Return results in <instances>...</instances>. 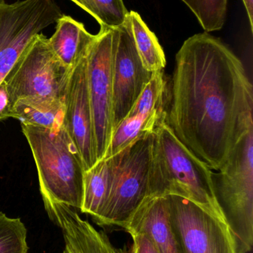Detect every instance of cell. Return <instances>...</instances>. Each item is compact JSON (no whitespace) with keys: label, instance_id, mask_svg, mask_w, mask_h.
I'll use <instances>...</instances> for the list:
<instances>
[{"label":"cell","instance_id":"obj_1","mask_svg":"<svg viewBox=\"0 0 253 253\" xmlns=\"http://www.w3.org/2000/svg\"><path fill=\"white\" fill-rule=\"evenodd\" d=\"M175 62L166 121L184 145L219 170L253 129L252 84L242 61L207 32L187 39Z\"/></svg>","mask_w":253,"mask_h":253},{"label":"cell","instance_id":"obj_2","mask_svg":"<svg viewBox=\"0 0 253 253\" xmlns=\"http://www.w3.org/2000/svg\"><path fill=\"white\" fill-rule=\"evenodd\" d=\"M169 195L186 198L225 221L212 169L178 139L166 121V111L153 129L148 196Z\"/></svg>","mask_w":253,"mask_h":253},{"label":"cell","instance_id":"obj_3","mask_svg":"<svg viewBox=\"0 0 253 253\" xmlns=\"http://www.w3.org/2000/svg\"><path fill=\"white\" fill-rule=\"evenodd\" d=\"M33 154L41 196L80 210L85 169L63 124L56 129L21 123Z\"/></svg>","mask_w":253,"mask_h":253},{"label":"cell","instance_id":"obj_4","mask_svg":"<svg viewBox=\"0 0 253 253\" xmlns=\"http://www.w3.org/2000/svg\"><path fill=\"white\" fill-rule=\"evenodd\" d=\"M218 171L213 173V183L218 205L238 253H248L253 245V129Z\"/></svg>","mask_w":253,"mask_h":253},{"label":"cell","instance_id":"obj_5","mask_svg":"<svg viewBox=\"0 0 253 253\" xmlns=\"http://www.w3.org/2000/svg\"><path fill=\"white\" fill-rule=\"evenodd\" d=\"M48 40L42 34L35 37L3 80L11 108L22 98H46L64 102L73 69L55 56Z\"/></svg>","mask_w":253,"mask_h":253},{"label":"cell","instance_id":"obj_6","mask_svg":"<svg viewBox=\"0 0 253 253\" xmlns=\"http://www.w3.org/2000/svg\"><path fill=\"white\" fill-rule=\"evenodd\" d=\"M153 130L123 150L111 195L98 225L124 227L149 195Z\"/></svg>","mask_w":253,"mask_h":253},{"label":"cell","instance_id":"obj_7","mask_svg":"<svg viewBox=\"0 0 253 253\" xmlns=\"http://www.w3.org/2000/svg\"><path fill=\"white\" fill-rule=\"evenodd\" d=\"M166 196L169 221L183 253H239L224 220L182 196Z\"/></svg>","mask_w":253,"mask_h":253},{"label":"cell","instance_id":"obj_8","mask_svg":"<svg viewBox=\"0 0 253 253\" xmlns=\"http://www.w3.org/2000/svg\"><path fill=\"white\" fill-rule=\"evenodd\" d=\"M111 47L112 29L101 28L86 56L88 90L98 162L105 156L113 133Z\"/></svg>","mask_w":253,"mask_h":253},{"label":"cell","instance_id":"obj_9","mask_svg":"<svg viewBox=\"0 0 253 253\" xmlns=\"http://www.w3.org/2000/svg\"><path fill=\"white\" fill-rule=\"evenodd\" d=\"M111 74L114 131L129 114L154 74L146 70L141 62L127 16L123 25L112 28Z\"/></svg>","mask_w":253,"mask_h":253},{"label":"cell","instance_id":"obj_10","mask_svg":"<svg viewBox=\"0 0 253 253\" xmlns=\"http://www.w3.org/2000/svg\"><path fill=\"white\" fill-rule=\"evenodd\" d=\"M86 56L71 71L64 100L62 124L77 148L86 171L98 160L88 90Z\"/></svg>","mask_w":253,"mask_h":253},{"label":"cell","instance_id":"obj_11","mask_svg":"<svg viewBox=\"0 0 253 253\" xmlns=\"http://www.w3.org/2000/svg\"><path fill=\"white\" fill-rule=\"evenodd\" d=\"M42 199L49 218L62 230L67 253H127L114 246L105 233L83 220L74 208L48 198Z\"/></svg>","mask_w":253,"mask_h":253},{"label":"cell","instance_id":"obj_12","mask_svg":"<svg viewBox=\"0 0 253 253\" xmlns=\"http://www.w3.org/2000/svg\"><path fill=\"white\" fill-rule=\"evenodd\" d=\"M123 229L148 235L160 253H183L169 221L166 196H147Z\"/></svg>","mask_w":253,"mask_h":253},{"label":"cell","instance_id":"obj_13","mask_svg":"<svg viewBox=\"0 0 253 253\" xmlns=\"http://www.w3.org/2000/svg\"><path fill=\"white\" fill-rule=\"evenodd\" d=\"M123 150L109 159H102L85 171L81 208L98 224L111 195Z\"/></svg>","mask_w":253,"mask_h":253},{"label":"cell","instance_id":"obj_14","mask_svg":"<svg viewBox=\"0 0 253 253\" xmlns=\"http://www.w3.org/2000/svg\"><path fill=\"white\" fill-rule=\"evenodd\" d=\"M97 37L98 34L88 32L81 22L62 15L56 21V31L48 42L55 56L72 70L87 54Z\"/></svg>","mask_w":253,"mask_h":253},{"label":"cell","instance_id":"obj_15","mask_svg":"<svg viewBox=\"0 0 253 253\" xmlns=\"http://www.w3.org/2000/svg\"><path fill=\"white\" fill-rule=\"evenodd\" d=\"M34 37V31L23 21L0 16V84Z\"/></svg>","mask_w":253,"mask_h":253},{"label":"cell","instance_id":"obj_16","mask_svg":"<svg viewBox=\"0 0 253 253\" xmlns=\"http://www.w3.org/2000/svg\"><path fill=\"white\" fill-rule=\"evenodd\" d=\"M64 102L46 98H22L15 102L10 117L22 124L56 129L63 123Z\"/></svg>","mask_w":253,"mask_h":253},{"label":"cell","instance_id":"obj_17","mask_svg":"<svg viewBox=\"0 0 253 253\" xmlns=\"http://www.w3.org/2000/svg\"><path fill=\"white\" fill-rule=\"evenodd\" d=\"M127 17L134 42L144 68L150 72L163 71L166 56L155 34L137 12L131 10Z\"/></svg>","mask_w":253,"mask_h":253},{"label":"cell","instance_id":"obj_18","mask_svg":"<svg viewBox=\"0 0 253 253\" xmlns=\"http://www.w3.org/2000/svg\"><path fill=\"white\" fill-rule=\"evenodd\" d=\"M166 111L150 117L127 115L114 128L103 159H109L136 141L141 135L153 130L160 117Z\"/></svg>","mask_w":253,"mask_h":253},{"label":"cell","instance_id":"obj_19","mask_svg":"<svg viewBox=\"0 0 253 253\" xmlns=\"http://www.w3.org/2000/svg\"><path fill=\"white\" fill-rule=\"evenodd\" d=\"M166 80L163 71L154 72L127 115L150 117L164 111Z\"/></svg>","mask_w":253,"mask_h":253},{"label":"cell","instance_id":"obj_20","mask_svg":"<svg viewBox=\"0 0 253 253\" xmlns=\"http://www.w3.org/2000/svg\"><path fill=\"white\" fill-rule=\"evenodd\" d=\"M90 13L101 28H115L126 21L129 11L123 0H71Z\"/></svg>","mask_w":253,"mask_h":253},{"label":"cell","instance_id":"obj_21","mask_svg":"<svg viewBox=\"0 0 253 253\" xmlns=\"http://www.w3.org/2000/svg\"><path fill=\"white\" fill-rule=\"evenodd\" d=\"M196 15L205 32L220 31L227 19L228 0H181Z\"/></svg>","mask_w":253,"mask_h":253},{"label":"cell","instance_id":"obj_22","mask_svg":"<svg viewBox=\"0 0 253 253\" xmlns=\"http://www.w3.org/2000/svg\"><path fill=\"white\" fill-rule=\"evenodd\" d=\"M27 229L20 218L0 212V253H28Z\"/></svg>","mask_w":253,"mask_h":253},{"label":"cell","instance_id":"obj_23","mask_svg":"<svg viewBox=\"0 0 253 253\" xmlns=\"http://www.w3.org/2000/svg\"><path fill=\"white\" fill-rule=\"evenodd\" d=\"M132 246L130 253H160L150 236L141 232H130Z\"/></svg>","mask_w":253,"mask_h":253},{"label":"cell","instance_id":"obj_24","mask_svg":"<svg viewBox=\"0 0 253 253\" xmlns=\"http://www.w3.org/2000/svg\"><path fill=\"white\" fill-rule=\"evenodd\" d=\"M10 97L4 81L0 84V121L10 118Z\"/></svg>","mask_w":253,"mask_h":253},{"label":"cell","instance_id":"obj_25","mask_svg":"<svg viewBox=\"0 0 253 253\" xmlns=\"http://www.w3.org/2000/svg\"><path fill=\"white\" fill-rule=\"evenodd\" d=\"M248 13L251 31H253V0H242Z\"/></svg>","mask_w":253,"mask_h":253},{"label":"cell","instance_id":"obj_26","mask_svg":"<svg viewBox=\"0 0 253 253\" xmlns=\"http://www.w3.org/2000/svg\"><path fill=\"white\" fill-rule=\"evenodd\" d=\"M63 253H67L66 251H65V250H64Z\"/></svg>","mask_w":253,"mask_h":253}]
</instances>
